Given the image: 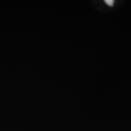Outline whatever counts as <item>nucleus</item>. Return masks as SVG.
<instances>
[{"mask_svg": "<svg viewBox=\"0 0 131 131\" xmlns=\"http://www.w3.org/2000/svg\"><path fill=\"white\" fill-rule=\"evenodd\" d=\"M104 2L110 6H112L114 3V0H105Z\"/></svg>", "mask_w": 131, "mask_h": 131, "instance_id": "nucleus-1", "label": "nucleus"}]
</instances>
